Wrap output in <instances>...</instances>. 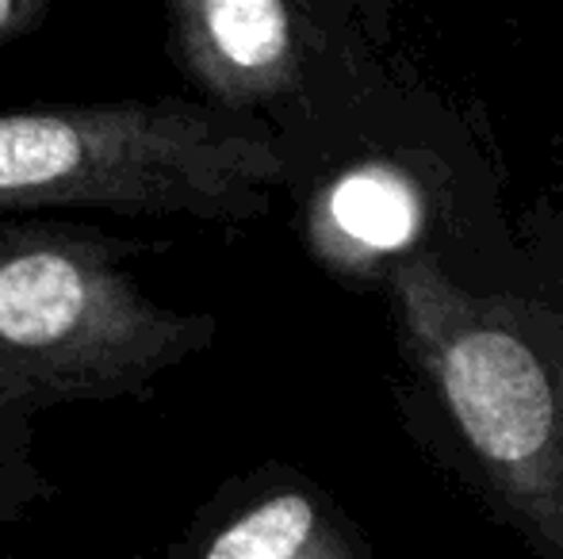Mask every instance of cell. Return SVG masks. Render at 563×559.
I'll return each mask as SVG.
<instances>
[{
    "mask_svg": "<svg viewBox=\"0 0 563 559\" xmlns=\"http://www.w3.org/2000/svg\"><path fill=\"white\" fill-rule=\"evenodd\" d=\"M142 242L54 219H0V525L54 494L35 433L54 411L150 399L216 334L211 314L157 303Z\"/></svg>",
    "mask_w": 563,
    "mask_h": 559,
    "instance_id": "6da1fadb",
    "label": "cell"
},
{
    "mask_svg": "<svg viewBox=\"0 0 563 559\" xmlns=\"http://www.w3.org/2000/svg\"><path fill=\"white\" fill-rule=\"evenodd\" d=\"M280 172L257 127L192 100L0 112V215L245 219Z\"/></svg>",
    "mask_w": 563,
    "mask_h": 559,
    "instance_id": "7a4b0ae2",
    "label": "cell"
},
{
    "mask_svg": "<svg viewBox=\"0 0 563 559\" xmlns=\"http://www.w3.org/2000/svg\"><path fill=\"white\" fill-rule=\"evenodd\" d=\"M433 365L475 452L510 471L514 483H533L560 425L541 357L510 329L464 322L438 337Z\"/></svg>",
    "mask_w": 563,
    "mask_h": 559,
    "instance_id": "3957f363",
    "label": "cell"
},
{
    "mask_svg": "<svg viewBox=\"0 0 563 559\" xmlns=\"http://www.w3.org/2000/svg\"><path fill=\"white\" fill-rule=\"evenodd\" d=\"M169 38L180 69L216 112L273 97L291 74V12L276 0H180L169 4Z\"/></svg>",
    "mask_w": 563,
    "mask_h": 559,
    "instance_id": "277c9868",
    "label": "cell"
},
{
    "mask_svg": "<svg viewBox=\"0 0 563 559\" xmlns=\"http://www.w3.org/2000/svg\"><path fill=\"white\" fill-rule=\"evenodd\" d=\"M192 559H356L303 491H273L227 517Z\"/></svg>",
    "mask_w": 563,
    "mask_h": 559,
    "instance_id": "5b68a950",
    "label": "cell"
},
{
    "mask_svg": "<svg viewBox=\"0 0 563 559\" xmlns=\"http://www.w3.org/2000/svg\"><path fill=\"white\" fill-rule=\"evenodd\" d=\"M330 219L364 249H399L418 231V200L402 177L387 169L349 172L330 192Z\"/></svg>",
    "mask_w": 563,
    "mask_h": 559,
    "instance_id": "8992f818",
    "label": "cell"
},
{
    "mask_svg": "<svg viewBox=\"0 0 563 559\" xmlns=\"http://www.w3.org/2000/svg\"><path fill=\"white\" fill-rule=\"evenodd\" d=\"M51 8L43 0H0V46L20 35H31L46 20Z\"/></svg>",
    "mask_w": 563,
    "mask_h": 559,
    "instance_id": "52a82bcc",
    "label": "cell"
}]
</instances>
